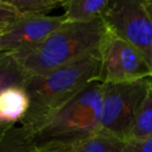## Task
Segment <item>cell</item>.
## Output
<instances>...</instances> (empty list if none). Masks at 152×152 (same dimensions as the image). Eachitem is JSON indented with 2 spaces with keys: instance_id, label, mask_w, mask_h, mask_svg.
<instances>
[{
  "instance_id": "52a82bcc",
  "label": "cell",
  "mask_w": 152,
  "mask_h": 152,
  "mask_svg": "<svg viewBox=\"0 0 152 152\" xmlns=\"http://www.w3.org/2000/svg\"><path fill=\"white\" fill-rule=\"evenodd\" d=\"M64 23L63 15L21 17L0 37V50L12 54L30 51L42 44Z\"/></svg>"
},
{
  "instance_id": "30bf717a",
  "label": "cell",
  "mask_w": 152,
  "mask_h": 152,
  "mask_svg": "<svg viewBox=\"0 0 152 152\" xmlns=\"http://www.w3.org/2000/svg\"><path fill=\"white\" fill-rule=\"evenodd\" d=\"M73 145L76 152H124L126 141L98 130Z\"/></svg>"
},
{
  "instance_id": "7a4b0ae2",
  "label": "cell",
  "mask_w": 152,
  "mask_h": 152,
  "mask_svg": "<svg viewBox=\"0 0 152 152\" xmlns=\"http://www.w3.org/2000/svg\"><path fill=\"white\" fill-rule=\"evenodd\" d=\"M108 30L102 18L90 23H65L27 52L14 54L27 78L78 63L100 50Z\"/></svg>"
},
{
  "instance_id": "8992f818",
  "label": "cell",
  "mask_w": 152,
  "mask_h": 152,
  "mask_svg": "<svg viewBox=\"0 0 152 152\" xmlns=\"http://www.w3.org/2000/svg\"><path fill=\"white\" fill-rule=\"evenodd\" d=\"M148 78H152V69L141 53L120 37L108 32L100 50L98 81L119 83Z\"/></svg>"
},
{
  "instance_id": "2e32d148",
  "label": "cell",
  "mask_w": 152,
  "mask_h": 152,
  "mask_svg": "<svg viewBox=\"0 0 152 152\" xmlns=\"http://www.w3.org/2000/svg\"><path fill=\"white\" fill-rule=\"evenodd\" d=\"M32 152H76L73 143L61 141H48L37 144Z\"/></svg>"
},
{
  "instance_id": "9a60e30c",
  "label": "cell",
  "mask_w": 152,
  "mask_h": 152,
  "mask_svg": "<svg viewBox=\"0 0 152 152\" xmlns=\"http://www.w3.org/2000/svg\"><path fill=\"white\" fill-rule=\"evenodd\" d=\"M20 18V14L7 0H0V37L3 36Z\"/></svg>"
},
{
  "instance_id": "e0dca14e",
  "label": "cell",
  "mask_w": 152,
  "mask_h": 152,
  "mask_svg": "<svg viewBox=\"0 0 152 152\" xmlns=\"http://www.w3.org/2000/svg\"><path fill=\"white\" fill-rule=\"evenodd\" d=\"M124 152H152V137L126 141Z\"/></svg>"
},
{
  "instance_id": "4fadbf2b",
  "label": "cell",
  "mask_w": 152,
  "mask_h": 152,
  "mask_svg": "<svg viewBox=\"0 0 152 152\" xmlns=\"http://www.w3.org/2000/svg\"><path fill=\"white\" fill-rule=\"evenodd\" d=\"M149 137H152V78L150 79L147 96L137 113L128 140H143Z\"/></svg>"
},
{
  "instance_id": "5b68a950",
  "label": "cell",
  "mask_w": 152,
  "mask_h": 152,
  "mask_svg": "<svg viewBox=\"0 0 152 152\" xmlns=\"http://www.w3.org/2000/svg\"><path fill=\"white\" fill-rule=\"evenodd\" d=\"M101 18L110 31L134 47L152 69V21L142 0H110Z\"/></svg>"
},
{
  "instance_id": "d6986e66",
  "label": "cell",
  "mask_w": 152,
  "mask_h": 152,
  "mask_svg": "<svg viewBox=\"0 0 152 152\" xmlns=\"http://www.w3.org/2000/svg\"><path fill=\"white\" fill-rule=\"evenodd\" d=\"M0 52H1V50H0Z\"/></svg>"
},
{
  "instance_id": "9c48e42d",
  "label": "cell",
  "mask_w": 152,
  "mask_h": 152,
  "mask_svg": "<svg viewBox=\"0 0 152 152\" xmlns=\"http://www.w3.org/2000/svg\"><path fill=\"white\" fill-rule=\"evenodd\" d=\"M110 0H64L63 17L67 23H90L101 18Z\"/></svg>"
},
{
  "instance_id": "ba28073f",
  "label": "cell",
  "mask_w": 152,
  "mask_h": 152,
  "mask_svg": "<svg viewBox=\"0 0 152 152\" xmlns=\"http://www.w3.org/2000/svg\"><path fill=\"white\" fill-rule=\"evenodd\" d=\"M29 98L23 86H12L0 93V133L4 137L27 114Z\"/></svg>"
},
{
  "instance_id": "6da1fadb",
  "label": "cell",
  "mask_w": 152,
  "mask_h": 152,
  "mask_svg": "<svg viewBox=\"0 0 152 152\" xmlns=\"http://www.w3.org/2000/svg\"><path fill=\"white\" fill-rule=\"evenodd\" d=\"M99 72L100 54H94L68 67L27 78L24 89L29 98V107L21 126L36 137L86 87L98 81Z\"/></svg>"
},
{
  "instance_id": "277c9868",
  "label": "cell",
  "mask_w": 152,
  "mask_h": 152,
  "mask_svg": "<svg viewBox=\"0 0 152 152\" xmlns=\"http://www.w3.org/2000/svg\"><path fill=\"white\" fill-rule=\"evenodd\" d=\"M150 79L103 83L100 131L124 141L128 140L137 115L147 96Z\"/></svg>"
},
{
  "instance_id": "ac0fdd59",
  "label": "cell",
  "mask_w": 152,
  "mask_h": 152,
  "mask_svg": "<svg viewBox=\"0 0 152 152\" xmlns=\"http://www.w3.org/2000/svg\"><path fill=\"white\" fill-rule=\"evenodd\" d=\"M142 3H143L146 13L148 14V16L152 21V0H142Z\"/></svg>"
},
{
  "instance_id": "8fae6325",
  "label": "cell",
  "mask_w": 152,
  "mask_h": 152,
  "mask_svg": "<svg viewBox=\"0 0 152 152\" xmlns=\"http://www.w3.org/2000/svg\"><path fill=\"white\" fill-rule=\"evenodd\" d=\"M27 77L23 73L15 55L7 52H0V93L12 86H23ZM3 135L0 133V141Z\"/></svg>"
},
{
  "instance_id": "7c38bea8",
  "label": "cell",
  "mask_w": 152,
  "mask_h": 152,
  "mask_svg": "<svg viewBox=\"0 0 152 152\" xmlns=\"http://www.w3.org/2000/svg\"><path fill=\"white\" fill-rule=\"evenodd\" d=\"M36 146L31 131L23 126L14 127L0 141V152H32Z\"/></svg>"
},
{
  "instance_id": "5bb4252c",
  "label": "cell",
  "mask_w": 152,
  "mask_h": 152,
  "mask_svg": "<svg viewBox=\"0 0 152 152\" xmlns=\"http://www.w3.org/2000/svg\"><path fill=\"white\" fill-rule=\"evenodd\" d=\"M21 17L48 16L51 11L61 7L64 0H7Z\"/></svg>"
},
{
  "instance_id": "3957f363",
  "label": "cell",
  "mask_w": 152,
  "mask_h": 152,
  "mask_svg": "<svg viewBox=\"0 0 152 152\" xmlns=\"http://www.w3.org/2000/svg\"><path fill=\"white\" fill-rule=\"evenodd\" d=\"M104 85L93 81L66 105L36 137L37 144L48 141L75 143L99 130Z\"/></svg>"
}]
</instances>
